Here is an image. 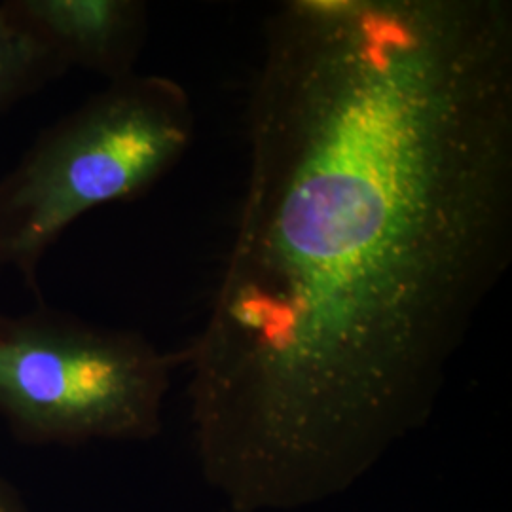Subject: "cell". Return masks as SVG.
Segmentation results:
<instances>
[{
    "label": "cell",
    "instance_id": "6da1fadb",
    "mask_svg": "<svg viewBox=\"0 0 512 512\" xmlns=\"http://www.w3.org/2000/svg\"><path fill=\"white\" fill-rule=\"evenodd\" d=\"M238 226L181 351L238 511L338 494L431 416L512 260V2L287 0Z\"/></svg>",
    "mask_w": 512,
    "mask_h": 512
},
{
    "label": "cell",
    "instance_id": "7a4b0ae2",
    "mask_svg": "<svg viewBox=\"0 0 512 512\" xmlns=\"http://www.w3.org/2000/svg\"><path fill=\"white\" fill-rule=\"evenodd\" d=\"M196 116L179 82L133 74L44 129L0 179V266L37 294L42 260L97 207L145 194L183 160Z\"/></svg>",
    "mask_w": 512,
    "mask_h": 512
},
{
    "label": "cell",
    "instance_id": "3957f363",
    "mask_svg": "<svg viewBox=\"0 0 512 512\" xmlns=\"http://www.w3.org/2000/svg\"><path fill=\"white\" fill-rule=\"evenodd\" d=\"M179 366L135 330L46 306L0 313V420L31 446L154 439Z\"/></svg>",
    "mask_w": 512,
    "mask_h": 512
},
{
    "label": "cell",
    "instance_id": "277c9868",
    "mask_svg": "<svg viewBox=\"0 0 512 512\" xmlns=\"http://www.w3.org/2000/svg\"><path fill=\"white\" fill-rule=\"evenodd\" d=\"M8 12L69 69L109 84L129 78L148 33L141 0H4Z\"/></svg>",
    "mask_w": 512,
    "mask_h": 512
},
{
    "label": "cell",
    "instance_id": "5b68a950",
    "mask_svg": "<svg viewBox=\"0 0 512 512\" xmlns=\"http://www.w3.org/2000/svg\"><path fill=\"white\" fill-rule=\"evenodd\" d=\"M65 73L63 63L0 2V114Z\"/></svg>",
    "mask_w": 512,
    "mask_h": 512
},
{
    "label": "cell",
    "instance_id": "8992f818",
    "mask_svg": "<svg viewBox=\"0 0 512 512\" xmlns=\"http://www.w3.org/2000/svg\"><path fill=\"white\" fill-rule=\"evenodd\" d=\"M0 512H31L21 495L0 476Z\"/></svg>",
    "mask_w": 512,
    "mask_h": 512
}]
</instances>
